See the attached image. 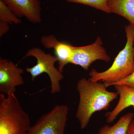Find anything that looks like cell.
<instances>
[{
	"mask_svg": "<svg viewBox=\"0 0 134 134\" xmlns=\"http://www.w3.org/2000/svg\"><path fill=\"white\" fill-rule=\"evenodd\" d=\"M76 90L79 99L76 117L82 129L88 126L93 113L108 110L111 103L119 95L117 92L108 91L104 83L85 78L77 82Z\"/></svg>",
	"mask_w": 134,
	"mask_h": 134,
	"instance_id": "obj_1",
	"label": "cell"
},
{
	"mask_svg": "<svg viewBox=\"0 0 134 134\" xmlns=\"http://www.w3.org/2000/svg\"><path fill=\"white\" fill-rule=\"evenodd\" d=\"M9 24L4 21H0V37L7 33L9 30Z\"/></svg>",
	"mask_w": 134,
	"mask_h": 134,
	"instance_id": "obj_16",
	"label": "cell"
},
{
	"mask_svg": "<svg viewBox=\"0 0 134 134\" xmlns=\"http://www.w3.org/2000/svg\"><path fill=\"white\" fill-rule=\"evenodd\" d=\"M31 126L15 93H0V134H26Z\"/></svg>",
	"mask_w": 134,
	"mask_h": 134,
	"instance_id": "obj_3",
	"label": "cell"
},
{
	"mask_svg": "<svg viewBox=\"0 0 134 134\" xmlns=\"http://www.w3.org/2000/svg\"><path fill=\"white\" fill-rule=\"evenodd\" d=\"M0 21H4L10 24H18L21 22L20 18L2 0H0Z\"/></svg>",
	"mask_w": 134,
	"mask_h": 134,
	"instance_id": "obj_13",
	"label": "cell"
},
{
	"mask_svg": "<svg viewBox=\"0 0 134 134\" xmlns=\"http://www.w3.org/2000/svg\"><path fill=\"white\" fill-rule=\"evenodd\" d=\"M134 117L133 113H128L121 117L113 126L104 125L98 133L93 134H127L130 124Z\"/></svg>",
	"mask_w": 134,
	"mask_h": 134,
	"instance_id": "obj_12",
	"label": "cell"
},
{
	"mask_svg": "<svg viewBox=\"0 0 134 134\" xmlns=\"http://www.w3.org/2000/svg\"><path fill=\"white\" fill-rule=\"evenodd\" d=\"M133 48H134V41H133Z\"/></svg>",
	"mask_w": 134,
	"mask_h": 134,
	"instance_id": "obj_18",
	"label": "cell"
},
{
	"mask_svg": "<svg viewBox=\"0 0 134 134\" xmlns=\"http://www.w3.org/2000/svg\"><path fill=\"white\" fill-rule=\"evenodd\" d=\"M114 86L120 99L114 109L105 113L106 121L108 123L113 122L120 113L126 108L130 106H133L134 108V88L126 85Z\"/></svg>",
	"mask_w": 134,
	"mask_h": 134,
	"instance_id": "obj_10",
	"label": "cell"
},
{
	"mask_svg": "<svg viewBox=\"0 0 134 134\" xmlns=\"http://www.w3.org/2000/svg\"><path fill=\"white\" fill-rule=\"evenodd\" d=\"M40 41L46 48H53L54 50L55 56L58 59V69L63 73L65 66L70 63L74 46L60 42L53 34L43 36Z\"/></svg>",
	"mask_w": 134,
	"mask_h": 134,
	"instance_id": "obj_9",
	"label": "cell"
},
{
	"mask_svg": "<svg viewBox=\"0 0 134 134\" xmlns=\"http://www.w3.org/2000/svg\"><path fill=\"white\" fill-rule=\"evenodd\" d=\"M70 2L80 3L99 10L106 13H111L108 7L110 0H66Z\"/></svg>",
	"mask_w": 134,
	"mask_h": 134,
	"instance_id": "obj_14",
	"label": "cell"
},
{
	"mask_svg": "<svg viewBox=\"0 0 134 134\" xmlns=\"http://www.w3.org/2000/svg\"><path fill=\"white\" fill-rule=\"evenodd\" d=\"M127 41L125 47L115 58L108 69L98 72L95 69L89 73V79L93 82H104L106 87L129 76L134 71V28L130 25L125 26Z\"/></svg>",
	"mask_w": 134,
	"mask_h": 134,
	"instance_id": "obj_2",
	"label": "cell"
},
{
	"mask_svg": "<svg viewBox=\"0 0 134 134\" xmlns=\"http://www.w3.org/2000/svg\"><path fill=\"white\" fill-rule=\"evenodd\" d=\"M33 57L37 60V64L31 68H26V72L30 74L32 81L43 73L47 74L51 82V92L54 94L61 91L60 82L63 79L62 73L55 68L54 64L58 59L49 53H46L41 48L35 47L28 50L25 57Z\"/></svg>",
	"mask_w": 134,
	"mask_h": 134,
	"instance_id": "obj_4",
	"label": "cell"
},
{
	"mask_svg": "<svg viewBox=\"0 0 134 134\" xmlns=\"http://www.w3.org/2000/svg\"><path fill=\"white\" fill-rule=\"evenodd\" d=\"M119 85H126L134 88V71L129 76L113 83L111 86Z\"/></svg>",
	"mask_w": 134,
	"mask_h": 134,
	"instance_id": "obj_15",
	"label": "cell"
},
{
	"mask_svg": "<svg viewBox=\"0 0 134 134\" xmlns=\"http://www.w3.org/2000/svg\"><path fill=\"white\" fill-rule=\"evenodd\" d=\"M66 105H57L31 126L26 134H65L68 114Z\"/></svg>",
	"mask_w": 134,
	"mask_h": 134,
	"instance_id": "obj_5",
	"label": "cell"
},
{
	"mask_svg": "<svg viewBox=\"0 0 134 134\" xmlns=\"http://www.w3.org/2000/svg\"><path fill=\"white\" fill-rule=\"evenodd\" d=\"M127 134H134V119L131 121L128 129Z\"/></svg>",
	"mask_w": 134,
	"mask_h": 134,
	"instance_id": "obj_17",
	"label": "cell"
},
{
	"mask_svg": "<svg viewBox=\"0 0 134 134\" xmlns=\"http://www.w3.org/2000/svg\"><path fill=\"white\" fill-rule=\"evenodd\" d=\"M24 70L14 62L0 59V92L8 95L15 93L16 87L24 83L22 75Z\"/></svg>",
	"mask_w": 134,
	"mask_h": 134,
	"instance_id": "obj_7",
	"label": "cell"
},
{
	"mask_svg": "<svg viewBox=\"0 0 134 134\" xmlns=\"http://www.w3.org/2000/svg\"><path fill=\"white\" fill-rule=\"evenodd\" d=\"M108 5L111 13L125 18L134 28V0H110Z\"/></svg>",
	"mask_w": 134,
	"mask_h": 134,
	"instance_id": "obj_11",
	"label": "cell"
},
{
	"mask_svg": "<svg viewBox=\"0 0 134 134\" xmlns=\"http://www.w3.org/2000/svg\"><path fill=\"white\" fill-rule=\"evenodd\" d=\"M97 60L108 62L110 56L103 47V42L98 36L94 43L84 46H74V51L70 63L79 65L87 70L92 63Z\"/></svg>",
	"mask_w": 134,
	"mask_h": 134,
	"instance_id": "obj_6",
	"label": "cell"
},
{
	"mask_svg": "<svg viewBox=\"0 0 134 134\" xmlns=\"http://www.w3.org/2000/svg\"><path fill=\"white\" fill-rule=\"evenodd\" d=\"M19 18L24 17L34 24L41 21V2L39 0H2Z\"/></svg>",
	"mask_w": 134,
	"mask_h": 134,
	"instance_id": "obj_8",
	"label": "cell"
}]
</instances>
